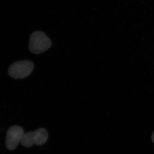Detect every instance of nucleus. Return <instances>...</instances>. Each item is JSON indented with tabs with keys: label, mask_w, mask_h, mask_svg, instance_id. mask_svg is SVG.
<instances>
[{
	"label": "nucleus",
	"mask_w": 154,
	"mask_h": 154,
	"mask_svg": "<svg viewBox=\"0 0 154 154\" xmlns=\"http://www.w3.org/2000/svg\"><path fill=\"white\" fill-rule=\"evenodd\" d=\"M24 135V130L21 127L14 125L10 128L7 132L6 140L8 149L14 150L16 149Z\"/></svg>",
	"instance_id": "obj_4"
},
{
	"label": "nucleus",
	"mask_w": 154,
	"mask_h": 154,
	"mask_svg": "<svg viewBox=\"0 0 154 154\" xmlns=\"http://www.w3.org/2000/svg\"><path fill=\"white\" fill-rule=\"evenodd\" d=\"M34 68L33 63L29 60H21L12 64L9 67L8 73L12 78L21 79L28 76Z\"/></svg>",
	"instance_id": "obj_2"
},
{
	"label": "nucleus",
	"mask_w": 154,
	"mask_h": 154,
	"mask_svg": "<svg viewBox=\"0 0 154 154\" xmlns=\"http://www.w3.org/2000/svg\"><path fill=\"white\" fill-rule=\"evenodd\" d=\"M151 138L152 141L154 143V131L152 134Z\"/></svg>",
	"instance_id": "obj_5"
},
{
	"label": "nucleus",
	"mask_w": 154,
	"mask_h": 154,
	"mask_svg": "<svg viewBox=\"0 0 154 154\" xmlns=\"http://www.w3.org/2000/svg\"><path fill=\"white\" fill-rule=\"evenodd\" d=\"M51 45V41L43 32L36 31L30 35L29 49L32 53L40 54L49 49Z\"/></svg>",
	"instance_id": "obj_1"
},
{
	"label": "nucleus",
	"mask_w": 154,
	"mask_h": 154,
	"mask_svg": "<svg viewBox=\"0 0 154 154\" xmlns=\"http://www.w3.org/2000/svg\"><path fill=\"white\" fill-rule=\"evenodd\" d=\"M48 139V133L46 130L40 128L34 132L25 134L21 141L22 146L25 147H30L33 144L41 146L46 142Z\"/></svg>",
	"instance_id": "obj_3"
}]
</instances>
